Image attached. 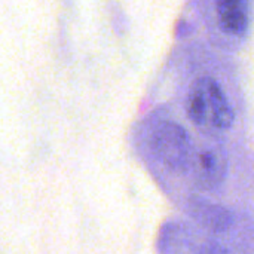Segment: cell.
I'll return each mask as SVG.
<instances>
[{
  "label": "cell",
  "mask_w": 254,
  "mask_h": 254,
  "mask_svg": "<svg viewBox=\"0 0 254 254\" xmlns=\"http://www.w3.org/2000/svg\"><path fill=\"white\" fill-rule=\"evenodd\" d=\"M153 147L164 165L173 171H186L192 164V144L188 132L179 124H162L155 132Z\"/></svg>",
  "instance_id": "7a4b0ae2"
},
{
  "label": "cell",
  "mask_w": 254,
  "mask_h": 254,
  "mask_svg": "<svg viewBox=\"0 0 254 254\" xmlns=\"http://www.w3.org/2000/svg\"><path fill=\"white\" fill-rule=\"evenodd\" d=\"M193 210H195V216L198 217V220L210 229L225 231L231 225V214L217 205L195 201Z\"/></svg>",
  "instance_id": "5b68a950"
},
{
  "label": "cell",
  "mask_w": 254,
  "mask_h": 254,
  "mask_svg": "<svg viewBox=\"0 0 254 254\" xmlns=\"http://www.w3.org/2000/svg\"><path fill=\"white\" fill-rule=\"evenodd\" d=\"M252 0H219L217 13L223 31L234 36L246 33L250 22Z\"/></svg>",
  "instance_id": "277c9868"
},
{
  "label": "cell",
  "mask_w": 254,
  "mask_h": 254,
  "mask_svg": "<svg viewBox=\"0 0 254 254\" xmlns=\"http://www.w3.org/2000/svg\"><path fill=\"white\" fill-rule=\"evenodd\" d=\"M193 179L202 189H213L222 183L226 174V158L217 147L204 149L192 159Z\"/></svg>",
  "instance_id": "3957f363"
},
{
  "label": "cell",
  "mask_w": 254,
  "mask_h": 254,
  "mask_svg": "<svg viewBox=\"0 0 254 254\" xmlns=\"http://www.w3.org/2000/svg\"><path fill=\"white\" fill-rule=\"evenodd\" d=\"M188 116L193 124L219 131L229 129L235 121L234 109L220 85L211 77H199L186 100Z\"/></svg>",
  "instance_id": "6da1fadb"
}]
</instances>
